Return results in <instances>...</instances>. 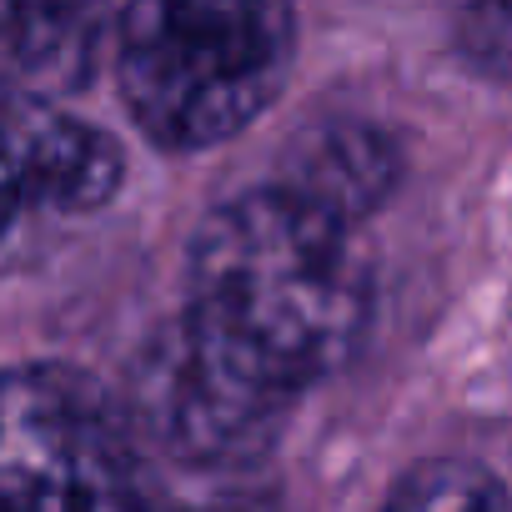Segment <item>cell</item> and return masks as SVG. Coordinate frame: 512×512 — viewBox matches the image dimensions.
<instances>
[{
	"instance_id": "cell-1",
	"label": "cell",
	"mask_w": 512,
	"mask_h": 512,
	"mask_svg": "<svg viewBox=\"0 0 512 512\" xmlns=\"http://www.w3.org/2000/svg\"><path fill=\"white\" fill-rule=\"evenodd\" d=\"M186 282L191 317L302 392L337 372L372 322V277L352 226L277 181L206 211L191 236Z\"/></svg>"
},
{
	"instance_id": "cell-2",
	"label": "cell",
	"mask_w": 512,
	"mask_h": 512,
	"mask_svg": "<svg viewBox=\"0 0 512 512\" xmlns=\"http://www.w3.org/2000/svg\"><path fill=\"white\" fill-rule=\"evenodd\" d=\"M297 51L287 6L141 0L116 21L121 101L161 151H211L262 116Z\"/></svg>"
},
{
	"instance_id": "cell-3",
	"label": "cell",
	"mask_w": 512,
	"mask_h": 512,
	"mask_svg": "<svg viewBox=\"0 0 512 512\" xmlns=\"http://www.w3.org/2000/svg\"><path fill=\"white\" fill-rule=\"evenodd\" d=\"M302 387L181 312L131 367V417L186 467H251L282 437Z\"/></svg>"
},
{
	"instance_id": "cell-4",
	"label": "cell",
	"mask_w": 512,
	"mask_h": 512,
	"mask_svg": "<svg viewBox=\"0 0 512 512\" xmlns=\"http://www.w3.org/2000/svg\"><path fill=\"white\" fill-rule=\"evenodd\" d=\"M0 482L6 512H156L116 407L51 362L6 377Z\"/></svg>"
},
{
	"instance_id": "cell-5",
	"label": "cell",
	"mask_w": 512,
	"mask_h": 512,
	"mask_svg": "<svg viewBox=\"0 0 512 512\" xmlns=\"http://www.w3.org/2000/svg\"><path fill=\"white\" fill-rule=\"evenodd\" d=\"M6 161L16 211H96L126 181V151L111 131L41 101L6 106Z\"/></svg>"
},
{
	"instance_id": "cell-6",
	"label": "cell",
	"mask_w": 512,
	"mask_h": 512,
	"mask_svg": "<svg viewBox=\"0 0 512 512\" xmlns=\"http://www.w3.org/2000/svg\"><path fill=\"white\" fill-rule=\"evenodd\" d=\"M397 181H402L397 141L382 126L352 121V116H327V121L302 126L287 141L282 171H277L282 191L312 201L342 226H357L362 216H372L397 191Z\"/></svg>"
},
{
	"instance_id": "cell-7",
	"label": "cell",
	"mask_w": 512,
	"mask_h": 512,
	"mask_svg": "<svg viewBox=\"0 0 512 512\" xmlns=\"http://www.w3.org/2000/svg\"><path fill=\"white\" fill-rule=\"evenodd\" d=\"M101 56V11L86 6H11L6 16V76L11 101L71 96L91 81Z\"/></svg>"
},
{
	"instance_id": "cell-8",
	"label": "cell",
	"mask_w": 512,
	"mask_h": 512,
	"mask_svg": "<svg viewBox=\"0 0 512 512\" xmlns=\"http://www.w3.org/2000/svg\"><path fill=\"white\" fill-rule=\"evenodd\" d=\"M382 512H512V507L502 482L482 462L422 457L392 482Z\"/></svg>"
},
{
	"instance_id": "cell-9",
	"label": "cell",
	"mask_w": 512,
	"mask_h": 512,
	"mask_svg": "<svg viewBox=\"0 0 512 512\" xmlns=\"http://www.w3.org/2000/svg\"><path fill=\"white\" fill-rule=\"evenodd\" d=\"M457 51L467 56L472 71L487 76H512V6H477L462 11L452 26Z\"/></svg>"
},
{
	"instance_id": "cell-10",
	"label": "cell",
	"mask_w": 512,
	"mask_h": 512,
	"mask_svg": "<svg viewBox=\"0 0 512 512\" xmlns=\"http://www.w3.org/2000/svg\"><path fill=\"white\" fill-rule=\"evenodd\" d=\"M241 512H272V507H241Z\"/></svg>"
}]
</instances>
